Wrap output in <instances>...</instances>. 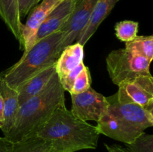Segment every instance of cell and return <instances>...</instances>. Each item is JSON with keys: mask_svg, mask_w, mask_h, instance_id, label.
Wrapping results in <instances>:
<instances>
[{"mask_svg": "<svg viewBox=\"0 0 153 152\" xmlns=\"http://www.w3.org/2000/svg\"><path fill=\"white\" fill-rule=\"evenodd\" d=\"M4 124V105L2 96L0 93V129L2 128Z\"/></svg>", "mask_w": 153, "mask_h": 152, "instance_id": "obj_25", "label": "cell"}, {"mask_svg": "<svg viewBox=\"0 0 153 152\" xmlns=\"http://www.w3.org/2000/svg\"><path fill=\"white\" fill-rule=\"evenodd\" d=\"M118 1L119 0H97L88 25L76 40L77 43L82 46L88 43Z\"/></svg>", "mask_w": 153, "mask_h": 152, "instance_id": "obj_13", "label": "cell"}, {"mask_svg": "<svg viewBox=\"0 0 153 152\" xmlns=\"http://www.w3.org/2000/svg\"><path fill=\"white\" fill-rule=\"evenodd\" d=\"M55 63L49 66L32 77L28 79L17 89L19 105L29 98L39 95L45 90L52 77L56 73Z\"/></svg>", "mask_w": 153, "mask_h": 152, "instance_id": "obj_11", "label": "cell"}, {"mask_svg": "<svg viewBox=\"0 0 153 152\" xmlns=\"http://www.w3.org/2000/svg\"><path fill=\"white\" fill-rule=\"evenodd\" d=\"M40 1H41V0H40Z\"/></svg>", "mask_w": 153, "mask_h": 152, "instance_id": "obj_28", "label": "cell"}, {"mask_svg": "<svg viewBox=\"0 0 153 152\" xmlns=\"http://www.w3.org/2000/svg\"><path fill=\"white\" fill-rule=\"evenodd\" d=\"M64 92L56 72L44 91L19 105L13 127L4 137L12 142L28 138L49 119L56 108L65 104Z\"/></svg>", "mask_w": 153, "mask_h": 152, "instance_id": "obj_3", "label": "cell"}, {"mask_svg": "<svg viewBox=\"0 0 153 152\" xmlns=\"http://www.w3.org/2000/svg\"><path fill=\"white\" fill-rule=\"evenodd\" d=\"M0 18L17 40L20 50L23 51L22 35L23 24L19 15L17 0H0Z\"/></svg>", "mask_w": 153, "mask_h": 152, "instance_id": "obj_12", "label": "cell"}, {"mask_svg": "<svg viewBox=\"0 0 153 152\" xmlns=\"http://www.w3.org/2000/svg\"><path fill=\"white\" fill-rule=\"evenodd\" d=\"M73 1H77V0H73Z\"/></svg>", "mask_w": 153, "mask_h": 152, "instance_id": "obj_27", "label": "cell"}, {"mask_svg": "<svg viewBox=\"0 0 153 152\" xmlns=\"http://www.w3.org/2000/svg\"><path fill=\"white\" fill-rule=\"evenodd\" d=\"M84 46L76 43L63 49L56 61V72L58 77L68 74L79 64L83 63Z\"/></svg>", "mask_w": 153, "mask_h": 152, "instance_id": "obj_15", "label": "cell"}, {"mask_svg": "<svg viewBox=\"0 0 153 152\" xmlns=\"http://www.w3.org/2000/svg\"><path fill=\"white\" fill-rule=\"evenodd\" d=\"M105 63L111 80L117 86L139 75L151 74V62L149 60L125 49L111 51L106 58Z\"/></svg>", "mask_w": 153, "mask_h": 152, "instance_id": "obj_5", "label": "cell"}, {"mask_svg": "<svg viewBox=\"0 0 153 152\" xmlns=\"http://www.w3.org/2000/svg\"><path fill=\"white\" fill-rule=\"evenodd\" d=\"M76 1L73 0H64L57 6L40 25L36 34L34 43L56 31H61L73 13Z\"/></svg>", "mask_w": 153, "mask_h": 152, "instance_id": "obj_10", "label": "cell"}, {"mask_svg": "<svg viewBox=\"0 0 153 152\" xmlns=\"http://www.w3.org/2000/svg\"><path fill=\"white\" fill-rule=\"evenodd\" d=\"M53 148L50 142L34 136L13 142L12 152H51Z\"/></svg>", "mask_w": 153, "mask_h": 152, "instance_id": "obj_16", "label": "cell"}, {"mask_svg": "<svg viewBox=\"0 0 153 152\" xmlns=\"http://www.w3.org/2000/svg\"><path fill=\"white\" fill-rule=\"evenodd\" d=\"M138 22L131 20H123L116 23L114 27L115 35L121 42L131 41L137 36Z\"/></svg>", "mask_w": 153, "mask_h": 152, "instance_id": "obj_18", "label": "cell"}, {"mask_svg": "<svg viewBox=\"0 0 153 152\" xmlns=\"http://www.w3.org/2000/svg\"><path fill=\"white\" fill-rule=\"evenodd\" d=\"M126 146L128 152H153V135L143 132Z\"/></svg>", "mask_w": 153, "mask_h": 152, "instance_id": "obj_19", "label": "cell"}, {"mask_svg": "<svg viewBox=\"0 0 153 152\" xmlns=\"http://www.w3.org/2000/svg\"><path fill=\"white\" fill-rule=\"evenodd\" d=\"M117 97L120 103H131L153 112V77L142 75L118 85Z\"/></svg>", "mask_w": 153, "mask_h": 152, "instance_id": "obj_6", "label": "cell"}, {"mask_svg": "<svg viewBox=\"0 0 153 152\" xmlns=\"http://www.w3.org/2000/svg\"><path fill=\"white\" fill-rule=\"evenodd\" d=\"M40 1V0H17L21 19H24Z\"/></svg>", "mask_w": 153, "mask_h": 152, "instance_id": "obj_22", "label": "cell"}, {"mask_svg": "<svg viewBox=\"0 0 153 152\" xmlns=\"http://www.w3.org/2000/svg\"><path fill=\"white\" fill-rule=\"evenodd\" d=\"M72 98L71 113L84 122H98L107 109L106 97L91 87L79 94H70Z\"/></svg>", "mask_w": 153, "mask_h": 152, "instance_id": "obj_7", "label": "cell"}, {"mask_svg": "<svg viewBox=\"0 0 153 152\" xmlns=\"http://www.w3.org/2000/svg\"><path fill=\"white\" fill-rule=\"evenodd\" d=\"M85 65L84 64V63H82L79 64L76 68H75L74 69L70 71L68 74L63 76V77H60V82H61V86H63L64 90L70 92L72 87H73V83H74L75 80H76L77 76L79 75V73L83 70V69L85 68Z\"/></svg>", "mask_w": 153, "mask_h": 152, "instance_id": "obj_21", "label": "cell"}, {"mask_svg": "<svg viewBox=\"0 0 153 152\" xmlns=\"http://www.w3.org/2000/svg\"><path fill=\"white\" fill-rule=\"evenodd\" d=\"M51 152H67V151H61V150H58V149L53 148Z\"/></svg>", "mask_w": 153, "mask_h": 152, "instance_id": "obj_26", "label": "cell"}, {"mask_svg": "<svg viewBox=\"0 0 153 152\" xmlns=\"http://www.w3.org/2000/svg\"><path fill=\"white\" fill-rule=\"evenodd\" d=\"M97 0H77L74 10L61 31L63 32L61 49L73 44L82 32L92 14Z\"/></svg>", "mask_w": 153, "mask_h": 152, "instance_id": "obj_8", "label": "cell"}, {"mask_svg": "<svg viewBox=\"0 0 153 152\" xmlns=\"http://www.w3.org/2000/svg\"><path fill=\"white\" fill-rule=\"evenodd\" d=\"M100 135L97 126L76 118L64 104L28 138L36 136L50 142L54 148L76 152L97 148Z\"/></svg>", "mask_w": 153, "mask_h": 152, "instance_id": "obj_1", "label": "cell"}, {"mask_svg": "<svg viewBox=\"0 0 153 152\" xmlns=\"http://www.w3.org/2000/svg\"><path fill=\"white\" fill-rule=\"evenodd\" d=\"M13 142L6 137H0V152H12Z\"/></svg>", "mask_w": 153, "mask_h": 152, "instance_id": "obj_23", "label": "cell"}, {"mask_svg": "<svg viewBox=\"0 0 153 152\" xmlns=\"http://www.w3.org/2000/svg\"><path fill=\"white\" fill-rule=\"evenodd\" d=\"M0 93L4 105V124L1 128L4 137L7 134L14 123L15 118L19 109L18 91L9 86L0 75Z\"/></svg>", "mask_w": 153, "mask_h": 152, "instance_id": "obj_14", "label": "cell"}, {"mask_svg": "<svg viewBox=\"0 0 153 152\" xmlns=\"http://www.w3.org/2000/svg\"><path fill=\"white\" fill-rule=\"evenodd\" d=\"M63 32L56 31L34 44L20 59L0 75L6 83L17 90L28 79L49 66L55 63L63 49Z\"/></svg>", "mask_w": 153, "mask_h": 152, "instance_id": "obj_4", "label": "cell"}, {"mask_svg": "<svg viewBox=\"0 0 153 152\" xmlns=\"http://www.w3.org/2000/svg\"><path fill=\"white\" fill-rule=\"evenodd\" d=\"M125 49L141 56L152 62L153 58V36H137L126 43Z\"/></svg>", "mask_w": 153, "mask_h": 152, "instance_id": "obj_17", "label": "cell"}, {"mask_svg": "<svg viewBox=\"0 0 153 152\" xmlns=\"http://www.w3.org/2000/svg\"><path fill=\"white\" fill-rule=\"evenodd\" d=\"M91 85V77L88 67L85 66L75 80L70 94H79L88 90Z\"/></svg>", "mask_w": 153, "mask_h": 152, "instance_id": "obj_20", "label": "cell"}, {"mask_svg": "<svg viewBox=\"0 0 153 152\" xmlns=\"http://www.w3.org/2000/svg\"><path fill=\"white\" fill-rule=\"evenodd\" d=\"M107 109L97 122L100 134L122 142H132L146 129L152 127L153 112L131 103H120L117 94L106 97Z\"/></svg>", "mask_w": 153, "mask_h": 152, "instance_id": "obj_2", "label": "cell"}, {"mask_svg": "<svg viewBox=\"0 0 153 152\" xmlns=\"http://www.w3.org/2000/svg\"><path fill=\"white\" fill-rule=\"evenodd\" d=\"M40 4L31 10L26 22L23 24L22 31L24 42L22 55H25L34 46L36 34L46 16L64 0H41Z\"/></svg>", "mask_w": 153, "mask_h": 152, "instance_id": "obj_9", "label": "cell"}, {"mask_svg": "<svg viewBox=\"0 0 153 152\" xmlns=\"http://www.w3.org/2000/svg\"><path fill=\"white\" fill-rule=\"evenodd\" d=\"M105 147L107 149L108 152H128L126 148L117 145H108L104 144Z\"/></svg>", "mask_w": 153, "mask_h": 152, "instance_id": "obj_24", "label": "cell"}]
</instances>
